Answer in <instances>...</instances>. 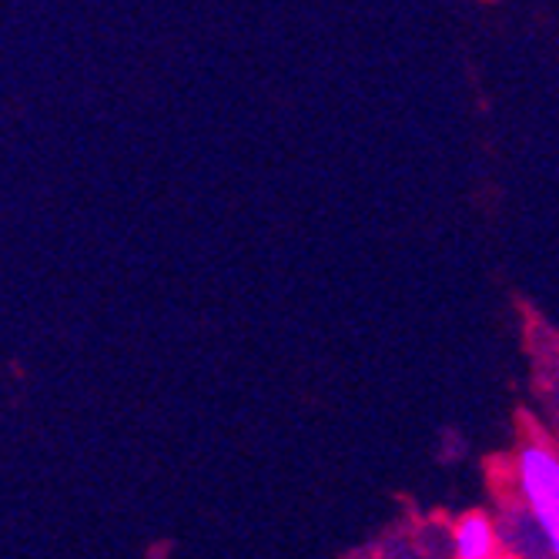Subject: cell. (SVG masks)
Here are the masks:
<instances>
[{
	"instance_id": "cell-1",
	"label": "cell",
	"mask_w": 559,
	"mask_h": 559,
	"mask_svg": "<svg viewBox=\"0 0 559 559\" xmlns=\"http://www.w3.org/2000/svg\"><path fill=\"white\" fill-rule=\"evenodd\" d=\"M520 510L539 533L549 559H559V452L543 439H526L513 460Z\"/></svg>"
},
{
	"instance_id": "cell-2",
	"label": "cell",
	"mask_w": 559,
	"mask_h": 559,
	"mask_svg": "<svg viewBox=\"0 0 559 559\" xmlns=\"http://www.w3.org/2000/svg\"><path fill=\"white\" fill-rule=\"evenodd\" d=\"M499 523L486 513H463L449 530L452 559H499Z\"/></svg>"
}]
</instances>
